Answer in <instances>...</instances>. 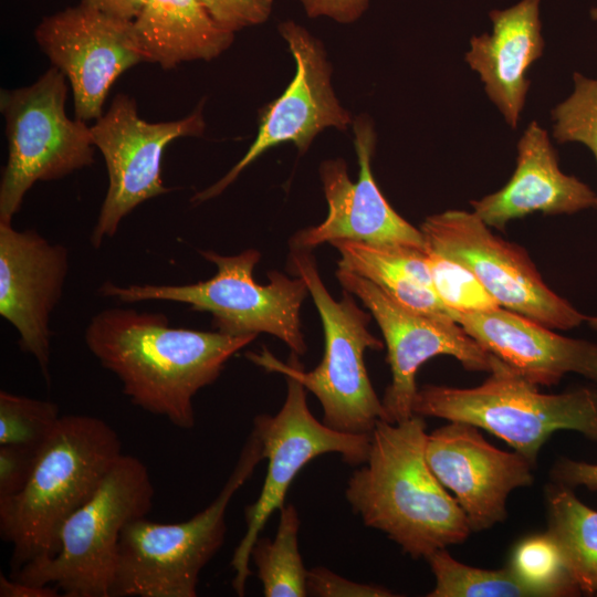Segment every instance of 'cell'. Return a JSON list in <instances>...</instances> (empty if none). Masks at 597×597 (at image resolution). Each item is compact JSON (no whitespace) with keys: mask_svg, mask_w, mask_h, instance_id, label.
Wrapping results in <instances>:
<instances>
[{"mask_svg":"<svg viewBox=\"0 0 597 597\" xmlns=\"http://www.w3.org/2000/svg\"><path fill=\"white\" fill-rule=\"evenodd\" d=\"M213 20L232 33L264 23L272 13L273 0H201Z\"/></svg>","mask_w":597,"mask_h":597,"instance_id":"cell-31","label":"cell"},{"mask_svg":"<svg viewBox=\"0 0 597 597\" xmlns=\"http://www.w3.org/2000/svg\"><path fill=\"white\" fill-rule=\"evenodd\" d=\"M547 531L564 567L580 593L597 595V511L580 502L570 488H547Z\"/></svg>","mask_w":597,"mask_h":597,"instance_id":"cell-24","label":"cell"},{"mask_svg":"<svg viewBox=\"0 0 597 597\" xmlns=\"http://www.w3.org/2000/svg\"><path fill=\"white\" fill-rule=\"evenodd\" d=\"M433 289L449 311L483 312L500 307L478 277L462 264L427 249Z\"/></svg>","mask_w":597,"mask_h":597,"instance_id":"cell-30","label":"cell"},{"mask_svg":"<svg viewBox=\"0 0 597 597\" xmlns=\"http://www.w3.org/2000/svg\"><path fill=\"white\" fill-rule=\"evenodd\" d=\"M352 127L359 165L357 181L349 179L343 159L322 163L320 175L328 205L327 217L322 223L298 231L291 248L312 250L324 242L350 240L426 250L420 228H415L395 211L375 181L371 171L376 146L373 122L360 116L354 119Z\"/></svg>","mask_w":597,"mask_h":597,"instance_id":"cell-16","label":"cell"},{"mask_svg":"<svg viewBox=\"0 0 597 597\" xmlns=\"http://www.w3.org/2000/svg\"><path fill=\"white\" fill-rule=\"evenodd\" d=\"M154 496L146 465L123 453L94 494L64 522L57 553L11 577L54 586L65 597H109L122 531L149 513Z\"/></svg>","mask_w":597,"mask_h":597,"instance_id":"cell-7","label":"cell"},{"mask_svg":"<svg viewBox=\"0 0 597 597\" xmlns=\"http://www.w3.org/2000/svg\"><path fill=\"white\" fill-rule=\"evenodd\" d=\"M290 266L304 279L322 320L325 348L322 362L304 371L294 359L284 363L269 350L248 353L247 357L266 370L298 380L316 396L323 409V422L342 432L371 433L384 420L381 400L377 397L364 363L367 348L379 350L384 344L368 329L370 316L358 307L350 293L334 300L318 274L312 250L291 248Z\"/></svg>","mask_w":597,"mask_h":597,"instance_id":"cell-5","label":"cell"},{"mask_svg":"<svg viewBox=\"0 0 597 597\" xmlns=\"http://www.w3.org/2000/svg\"><path fill=\"white\" fill-rule=\"evenodd\" d=\"M336 276L369 310L385 338L391 370L381 399L385 421L398 423L413 416L417 371L434 356H452L470 371H490L492 354L452 318L409 308L356 273L338 269Z\"/></svg>","mask_w":597,"mask_h":597,"instance_id":"cell-13","label":"cell"},{"mask_svg":"<svg viewBox=\"0 0 597 597\" xmlns=\"http://www.w3.org/2000/svg\"><path fill=\"white\" fill-rule=\"evenodd\" d=\"M60 590L51 585H36L0 575V597H57Z\"/></svg>","mask_w":597,"mask_h":597,"instance_id":"cell-36","label":"cell"},{"mask_svg":"<svg viewBox=\"0 0 597 597\" xmlns=\"http://www.w3.org/2000/svg\"><path fill=\"white\" fill-rule=\"evenodd\" d=\"M144 61L172 69L188 61H210L233 42L201 0H146L133 20Z\"/></svg>","mask_w":597,"mask_h":597,"instance_id":"cell-22","label":"cell"},{"mask_svg":"<svg viewBox=\"0 0 597 597\" xmlns=\"http://www.w3.org/2000/svg\"><path fill=\"white\" fill-rule=\"evenodd\" d=\"M573 82L572 94L552 109L553 137L559 144H584L597 163V78L575 72Z\"/></svg>","mask_w":597,"mask_h":597,"instance_id":"cell-29","label":"cell"},{"mask_svg":"<svg viewBox=\"0 0 597 597\" xmlns=\"http://www.w3.org/2000/svg\"><path fill=\"white\" fill-rule=\"evenodd\" d=\"M263 459L251 432L218 496L179 523L145 517L123 528L109 597H195L199 575L217 554L227 533L226 512L237 491Z\"/></svg>","mask_w":597,"mask_h":597,"instance_id":"cell-6","label":"cell"},{"mask_svg":"<svg viewBox=\"0 0 597 597\" xmlns=\"http://www.w3.org/2000/svg\"><path fill=\"white\" fill-rule=\"evenodd\" d=\"M426 459L455 495L473 532L503 522L509 494L534 481L535 465L525 457L495 448L464 422L450 421L428 434Z\"/></svg>","mask_w":597,"mask_h":597,"instance_id":"cell-17","label":"cell"},{"mask_svg":"<svg viewBox=\"0 0 597 597\" xmlns=\"http://www.w3.org/2000/svg\"><path fill=\"white\" fill-rule=\"evenodd\" d=\"M61 416L56 404L0 391V444L39 449Z\"/></svg>","mask_w":597,"mask_h":597,"instance_id":"cell-28","label":"cell"},{"mask_svg":"<svg viewBox=\"0 0 597 597\" xmlns=\"http://www.w3.org/2000/svg\"><path fill=\"white\" fill-rule=\"evenodd\" d=\"M107 14L133 21L146 0H81Z\"/></svg>","mask_w":597,"mask_h":597,"instance_id":"cell-37","label":"cell"},{"mask_svg":"<svg viewBox=\"0 0 597 597\" xmlns=\"http://www.w3.org/2000/svg\"><path fill=\"white\" fill-rule=\"evenodd\" d=\"M412 413L482 428L536 464L542 446L557 430H573L597 442V389L580 387L543 394L492 354L488 378L473 388L425 385Z\"/></svg>","mask_w":597,"mask_h":597,"instance_id":"cell-4","label":"cell"},{"mask_svg":"<svg viewBox=\"0 0 597 597\" xmlns=\"http://www.w3.org/2000/svg\"><path fill=\"white\" fill-rule=\"evenodd\" d=\"M256 335L171 327L161 313L111 307L92 316L85 344L137 407L180 429L195 426L193 397Z\"/></svg>","mask_w":597,"mask_h":597,"instance_id":"cell-1","label":"cell"},{"mask_svg":"<svg viewBox=\"0 0 597 597\" xmlns=\"http://www.w3.org/2000/svg\"><path fill=\"white\" fill-rule=\"evenodd\" d=\"M310 18L325 17L338 23H352L362 17L369 0H300Z\"/></svg>","mask_w":597,"mask_h":597,"instance_id":"cell-34","label":"cell"},{"mask_svg":"<svg viewBox=\"0 0 597 597\" xmlns=\"http://www.w3.org/2000/svg\"><path fill=\"white\" fill-rule=\"evenodd\" d=\"M298 512L293 504L280 509L275 537H258L250 561L254 563L265 597L307 596V570L298 549Z\"/></svg>","mask_w":597,"mask_h":597,"instance_id":"cell-25","label":"cell"},{"mask_svg":"<svg viewBox=\"0 0 597 597\" xmlns=\"http://www.w3.org/2000/svg\"><path fill=\"white\" fill-rule=\"evenodd\" d=\"M69 272V251L34 230L0 222V315L19 334L22 352L33 356L50 381L51 313Z\"/></svg>","mask_w":597,"mask_h":597,"instance_id":"cell-18","label":"cell"},{"mask_svg":"<svg viewBox=\"0 0 597 597\" xmlns=\"http://www.w3.org/2000/svg\"><path fill=\"white\" fill-rule=\"evenodd\" d=\"M541 1L521 0L490 11L491 32L472 36L465 53V62L512 129L517 128L531 86L527 71L544 51Z\"/></svg>","mask_w":597,"mask_h":597,"instance_id":"cell-21","label":"cell"},{"mask_svg":"<svg viewBox=\"0 0 597 597\" xmlns=\"http://www.w3.org/2000/svg\"><path fill=\"white\" fill-rule=\"evenodd\" d=\"M295 61V75L285 91L260 113L258 134L243 157L217 182L197 192L191 201L203 202L220 195L266 150L292 143L304 154L326 128L346 130L353 125L332 86V67L321 41L292 20L279 24Z\"/></svg>","mask_w":597,"mask_h":597,"instance_id":"cell-14","label":"cell"},{"mask_svg":"<svg viewBox=\"0 0 597 597\" xmlns=\"http://www.w3.org/2000/svg\"><path fill=\"white\" fill-rule=\"evenodd\" d=\"M586 321H587L589 327L597 332V314L594 315V316H588L586 318Z\"/></svg>","mask_w":597,"mask_h":597,"instance_id":"cell-38","label":"cell"},{"mask_svg":"<svg viewBox=\"0 0 597 597\" xmlns=\"http://www.w3.org/2000/svg\"><path fill=\"white\" fill-rule=\"evenodd\" d=\"M202 105L178 121L148 123L139 117L132 97L118 94L95 121L91 132L105 159L108 188L91 234L93 248L113 238L122 220L142 202L170 190L161 179L164 150L177 138L202 135Z\"/></svg>","mask_w":597,"mask_h":597,"instance_id":"cell-12","label":"cell"},{"mask_svg":"<svg viewBox=\"0 0 597 597\" xmlns=\"http://www.w3.org/2000/svg\"><path fill=\"white\" fill-rule=\"evenodd\" d=\"M306 590L307 596L315 597L395 596V594L383 586L353 582L322 566L307 570Z\"/></svg>","mask_w":597,"mask_h":597,"instance_id":"cell-32","label":"cell"},{"mask_svg":"<svg viewBox=\"0 0 597 597\" xmlns=\"http://www.w3.org/2000/svg\"><path fill=\"white\" fill-rule=\"evenodd\" d=\"M470 203L486 226L504 230L511 220L534 212L572 214L595 208L596 192L561 170L547 132L533 121L517 142L516 167L506 185Z\"/></svg>","mask_w":597,"mask_h":597,"instance_id":"cell-20","label":"cell"},{"mask_svg":"<svg viewBox=\"0 0 597 597\" xmlns=\"http://www.w3.org/2000/svg\"><path fill=\"white\" fill-rule=\"evenodd\" d=\"M65 78L52 66L29 86L1 91L9 156L0 182V222L11 223L36 181L56 180L94 163L91 127L65 113Z\"/></svg>","mask_w":597,"mask_h":597,"instance_id":"cell-9","label":"cell"},{"mask_svg":"<svg viewBox=\"0 0 597 597\" xmlns=\"http://www.w3.org/2000/svg\"><path fill=\"white\" fill-rule=\"evenodd\" d=\"M450 316L488 352L537 386L556 385L569 373L597 383L596 343L556 334L502 306L451 311Z\"/></svg>","mask_w":597,"mask_h":597,"instance_id":"cell-19","label":"cell"},{"mask_svg":"<svg viewBox=\"0 0 597 597\" xmlns=\"http://www.w3.org/2000/svg\"><path fill=\"white\" fill-rule=\"evenodd\" d=\"M200 254L217 266L209 280L184 285L128 286L107 281L98 291L124 303L157 300L188 304L195 311L210 313L217 331L232 335L271 334L285 343L292 354H305L300 311L310 292L303 277L290 279L272 271L268 273L270 282L259 284L253 270L260 252L254 249L234 255L213 251Z\"/></svg>","mask_w":597,"mask_h":597,"instance_id":"cell-8","label":"cell"},{"mask_svg":"<svg viewBox=\"0 0 597 597\" xmlns=\"http://www.w3.org/2000/svg\"><path fill=\"white\" fill-rule=\"evenodd\" d=\"M285 378L287 388L282 408L273 416L262 413L253 420L252 432L261 443L268 470L259 498L245 509L247 532L231 561L232 587L238 596H244L251 575L252 546L269 517L284 505L297 473L321 454L338 453L347 464L362 465L369 452L370 433H346L320 422L307 406L305 387L293 377Z\"/></svg>","mask_w":597,"mask_h":597,"instance_id":"cell-10","label":"cell"},{"mask_svg":"<svg viewBox=\"0 0 597 597\" xmlns=\"http://www.w3.org/2000/svg\"><path fill=\"white\" fill-rule=\"evenodd\" d=\"M555 483L568 488L585 486L590 491L597 490V464L563 458L551 471Z\"/></svg>","mask_w":597,"mask_h":597,"instance_id":"cell-35","label":"cell"},{"mask_svg":"<svg viewBox=\"0 0 597 597\" xmlns=\"http://www.w3.org/2000/svg\"><path fill=\"white\" fill-rule=\"evenodd\" d=\"M53 67L69 80L77 119L103 115V105L116 78L144 62L133 21L80 2L46 15L34 32Z\"/></svg>","mask_w":597,"mask_h":597,"instance_id":"cell-15","label":"cell"},{"mask_svg":"<svg viewBox=\"0 0 597 597\" xmlns=\"http://www.w3.org/2000/svg\"><path fill=\"white\" fill-rule=\"evenodd\" d=\"M590 18H591L594 21H597V7H594V8L590 10Z\"/></svg>","mask_w":597,"mask_h":597,"instance_id":"cell-39","label":"cell"},{"mask_svg":"<svg viewBox=\"0 0 597 597\" xmlns=\"http://www.w3.org/2000/svg\"><path fill=\"white\" fill-rule=\"evenodd\" d=\"M509 566L520 578L545 590L548 597L580 593L568 576L555 542L546 532L523 538L515 546Z\"/></svg>","mask_w":597,"mask_h":597,"instance_id":"cell-27","label":"cell"},{"mask_svg":"<svg viewBox=\"0 0 597 597\" xmlns=\"http://www.w3.org/2000/svg\"><path fill=\"white\" fill-rule=\"evenodd\" d=\"M39 449L0 444V499L18 493L27 483Z\"/></svg>","mask_w":597,"mask_h":597,"instance_id":"cell-33","label":"cell"},{"mask_svg":"<svg viewBox=\"0 0 597 597\" xmlns=\"http://www.w3.org/2000/svg\"><path fill=\"white\" fill-rule=\"evenodd\" d=\"M427 561L436 577L429 597H548L509 565L501 569L475 568L458 562L446 548L437 549Z\"/></svg>","mask_w":597,"mask_h":597,"instance_id":"cell-26","label":"cell"},{"mask_svg":"<svg viewBox=\"0 0 597 597\" xmlns=\"http://www.w3.org/2000/svg\"><path fill=\"white\" fill-rule=\"evenodd\" d=\"M426 422L413 415L379 420L366 461L347 481L345 496L368 527L385 533L412 558L465 541L468 517L426 459Z\"/></svg>","mask_w":597,"mask_h":597,"instance_id":"cell-2","label":"cell"},{"mask_svg":"<svg viewBox=\"0 0 597 597\" xmlns=\"http://www.w3.org/2000/svg\"><path fill=\"white\" fill-rule=\"evenodd\" d=\"M122 454L117 432L103 419L61 416L39 448L25 485L0 499V535L12 546L11 574L57 553L64 522L94 494Z\"/></svg>","mask_w":597,"mask_h":597,"instance_id":"cell-3","label":"cell"},{"mask_svg":"<svg viewBox=\"0 0 597 597\" xmlns=\"http://www.w3.org/2000/svg\"><path fill=\"white\" fill-rule=\"evenodd\" d=\"M420 230L428 250L468 268L500 306L552 329H572L586 321L547 286L522 247L495 235L473 211L432 214Z\"/></svg>","mask_w":597,"mask_h":597,"instance_id":"cell-11","label":"cell"},{"mask_svg":"<svg viewBox=\"0 0 597 597\" xmlns=\"http://www.w3.org/2000/svg\"><path fill=\"white\" fill-rule=\"evenodd\" d=\"M331 244L341 254L338 269L371 281L409 308L451 318L433 289L427 249L373 245L350 240H336Z\"/></svg>","mask_w":597,"mask_h":597,"instance_id":"cell-23","label":"cell"}]
</instances>
